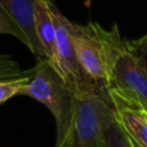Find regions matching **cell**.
Here are the masks:
<instances>
[{
	"instance_id": "6da1fadb",
	"label": "cell",
	"mask_w": 147,
	"mask_h": 147,
	"mask_svg": "<svg viewBox=\"0 0 147 147\" xmlns=\"http://www.w3.org/2000/svg\"><path fill=\"white\" fill-rule=\"evenodd\" d=\"M94 24L103 51L109 96L147 110V33L125 39L116 24L109 30Z\"/></svg>"
},
{
	"instance_id": "7a4b0ae2",
	"label": "cell",
	"mask_w": 147,
	"mask_h": 147,
	"mask_svg": "<svg viewBox=\"0 0 147 147\" xmlns=\"http://www.w3.org/2000/svg\"><path fill=\"white\" fill-rule=\"evenodd\" d=\"M18 95L30 96L51 110L56 123V145H59L68 132L74 93L65 86L62 78L46 59L38 57L33 76L20 91Z\"/></svg>"
},
{
	"instance_id": "3957f363",
	"label": "cell",
	"mask_w": 147,
	"mask_h": 147,
	"mask_svg": "<svg viewBox=\"0 0 147 147\" xmlns=\"http://www.w3.org/2000/svg\"><path fill=\"white\" fill-rule=\"evenodd\" d=\"M111 106L107 90L74 94L68 132L56 147H102V121Z\"/></svg>"
},
{
	"instance_id": "277c9868",
	"label": "cell",
	"mask_w": 147,
	"mask_h": 147,
	"mask_svg": "<svg viewBox=\"0 0 147 147\" xmlns=\"http://www.w3.org/2000/svg\"><path fill=\"white\" fill-rule=\"evenodd\" d=\"M49 9L56 33L55 71L62 78L65 86L74 94H86L98 90H106L96 84L80 65L71 39L70 21L59 10L53 0L49 1Z\"/></svg>"
},
{
	"instance_id": "5b68a950",
	"label": "cell",
	"mask_w": 147,
	"mask_h": 147,
	"mask_svg": "<svg viewBox=\"0 0 147 147\" xmlns=\"http://www.w3.org/2000/svg\"><path fill=\"white\" fill-rule=\"evenodd\" d=\"M70 33L77 59L85 72L100 86L107 90V70L101 42L95 31V24L79 25L70 22Z\"/></svg>"
},
{
	"instance_id": "8992f818",
	"label": "cell",
	"mask_w": 147,
	"mask_h": 147,
	"mask_svg": "<svg viewBox=\"0 0 147 147\" xmlns=\"http://www.w3.org/2000/svg\"><path fill=\"white\" fill-rule=\"evenodd\" d=\"M36 0H0V6L18 24L29 41V49L37 56L44 57V51L39 42L34 25Z\"/></svg>"
},
{
	"instance_id": "52a82bcc",
	"label": "cell",
	"mask_w": 147,
	"mask_h": 147,
	"mask_svg": "<svg viewBox=\"0 0 147 147\" xmlns=\"http://www.w3.org/2000/svg\"><path fill=\"white\" fill-rule=\"evenodd\" d=\"M51 0H36L34 25L37 37L42 47L45 59L55 69L56 65V33L49 9Z\"/></svg>"
},
{
	"instance_id": "ba28073f",
	"label": "cell",
	"mask_w": 147,
	"mask_h": 147,
	"mask_svg": "<svg viewBox=\"0 0 147 147\" xmlns=\"http://www.w3.org/2000/svg\"><path fill=\"white\" fill-rule=\"evenodd\" d=\"M116 117L126 134L140 147H147V119L144 110L132 107L116 96H109Z\"/></svg>"
},
{
	"instance_id": "9c48e42d",
	"label": "cell",
	"mask_w": 147,
	"mask_h": 147,
	"mask_svg": "<svg viewBox=\"0 0 147 147\" xmlns=\"http://www.w3.org/2000/svg\"><path fill=\"white\" fill-rule=\"evenodd\" d=\"M102 147H134L130 137L119 124L114 105L106 111L101 127Z\"/></svg>"
},
{
	"instance_id": "30bf717a",
	"label": "cell",
	"mask_w": 147,
	"mask_h": 147,
	"mask_svg": "<svg viewBox=\"0 0 147 147\" xmlns=\"http://www.w3.org/2000/svg\"><path fill=\"white\" fill-rule=\"evenodd\" d=\"M34 72V68L30 70H22L18 63L6 54H0V80L16 79L26 76H31Z\"/></svg>"
},
{
	"instance_id": "8fae6325",
	"label": "cell",
	"mask_w": 147,
	"mask_h": 147,
	"mask_svg": "<svg viewBox=\"0 0 147 147\" xmlns=\"http://www.w3.org/2000/svg\"><path fill=\"white\" fill-rule=\"evenodd\" d=\"M0 34H11L16 37L18 40H21L28 48H29V41L18 26V24L13 20V17L0 6Z\"/></svg>"
},
{
	"instance_id": "7c38bea8",
	"label": "cell",
	"mask_w": 147,
	"mask_h": 147,
	"mask_svg": "<svg viewBox=\"0 0 147 147\" xmlns=\"http://www.w3.org/2000/svg\"><path fill=\"white\" fill-rule=\"evenodd\" d=\"M32 76L33 75L16 79L0 80V103L5 102L6 100L10 99L14 95H18L20 91L25 86V84L31 79Z\"/></svg>"
},
{
	"instance_id": "4fadbf2b",
	"label": "cell",
	"mask_w": 147,
	"mask_h": 147,
	"mask_svg": "<svg viewBox=\"0 0 147 147\" xmlns=\"http://www.w3.org/2000/svg\"><path fill=\"white\" fill-rule=\"evenodd\" d=\"M130 139H131V138H130ZM131 141H132V144H133V146H134V147H140V146H139V145H138L137 142H134V141H133L132 139H131Z\"/></svg>"
},
{
	"instance_id": "5bb4252c",
	"label": "cell",
	"mask_w": 147,
	"mask_h": 147,
	"mask_svg": "<svg viewBox=\"0 0 147 147\" xmlns=\"http://www.w3.org/2000/svg\"><path fill=\"white\" fill-rule=\"evenodd\" d=\"M144 115H145V117H146V119H147V110H144Z\"/></svg>"
}]
</instances>
